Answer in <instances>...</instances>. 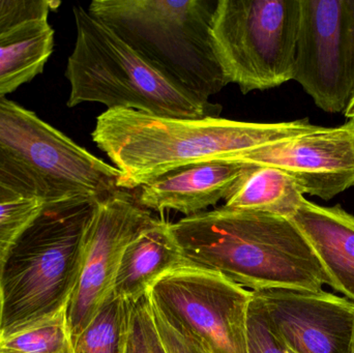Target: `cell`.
<instances>
[{"label":"cell","instance_id":"cell-1","mask_svg":"<svg viewBox=\"0 0 354 353\" xmlns=\"http://www.w3.org/2000/svg\"><path fill=\"white\" fill-rule=\"evenodd\" d=\"M171 230L192 265L252 292H318L330 285L311 245L287 218L222 207L183 218Z\"/></svg>","mask_w":354,"mask_h":353},{"label":"cell","instance_id":"cell-2","mask_svg":"<svg viewBox=\"0 0 354 353\" xmlns=\"http://www.w3.org/2000/svg\"><path fill=\"white\" fill-rule=\"evenodd\" d=\"M315 126L307 118L261 124L222 117H160L111 109L97 116L91 138L122 173L120 189L133 191L178 168L216 161Z\"/></svg>","mask_w":354,"mask_h":353},{"label":"cell","instance_id":"cell-3","mask_svg":"<svg viewBox=\"0 0 354 353\" xmlns=\"http://www.w3.org/2000/svg\"><path fill=\"white\" fill-rule=\"evenodd\" d=\"M95 202L46 203L0 271V337L68 308L78 283Z\"/></svg>","mask_w":354,"mask_h":353},{"label":"cell","instance_id":"cell-4","mask_svg":"<svg viewBox=\"0 0 354 353\" xmlns=\"http://www.w3.org/2000/svg\"><path fill=\"white\" fill-rule=\"evenodd\" d=\"M216 4L212 0H95L87 10L172 84L207 103L227 85L210 37Z\"/></svg>","mask_w":354,"mask_h":353},{"label":"cell","instance_id":"cell-5","mask_svg":"<svg viewBox=\"0 0 354 353\" xmlns=\"http://www.w3.org/2000/svg\"><path fill=\"white\" fill-rule=\"evenodd\" d=\"M76 43L66 64L68 107L101 103L160 117H218V104L201 102L151 68L107 25L80 6L73 8Z\"/></svg>","mask_w":354,"mask_h":353},{"label":"cell","instance_id":"cell-6","mask_svg":"<svg viewBox=\"0 0 354 353\" xmlns=\"http://www.w3.org/2000/svg\"><path fill=\"white\" fill-rule=\"evenodd\" d=\"M301 0H216L212 49L226 84L243 95L293 80Z\"/></svg>","mask_w":354,"mask_h":353},{"label":"cell","instance_id":"cell-7","mask_svg":"<svg viewBox=\"0 0 354 353\" xmlns=\"http://www.w3.org/2000/svg\"><path fill=\"white\" fill-rule=\"evenodd\" d=\"M0 147L44 184L46 203L97 202L120 190L118 168L6 97L0 99Z\"/></svg>","mask_w":354,"mask_h":353},{"label":"cell","instance_id":"cell-8","mask_svg":"<svg viewBox=\"0 0 354 353\" xmlns=\"http://www.w3.org/2000/svg\"><path fill=\"white\" fill-rule=\"evenodd\" d=\"M151 305L207 353H248V312L253 292L218 271L187 265L162 277Z\"/></svg>","mask_w":354,"mask_h":353},{"label":"cell","instance_id":"cell-9","mask_svg":"<svg viewBox=\"0 0 354 353\" xmlns=\"http://www.w3.org/2000/svg\"><path fill=\"white\" fill-rule=\"evenodd\" d=\"M293 80L328 113L354 93V0H301Z\"/></svg>","mask_w":354,"mask_h":353},{"label":"cell","instance_id":"cell-10","mask_svg":"<svg viewBox=\"0 0 354 353\" xmlns=\"http://www.w3.org/2000/svg\"><path fill=\"white\" fill-rule=\"evenodd\" d=\"M155 219L151 211L139 204L132 191L120 189L95 202L87 229L82 269L68 306L74 341L112 294L124 249Z\"/></svg>","mask_w":354,"mask_h":353},{"label":"cell","instance_id":"cell-11","mask_svg":"<svg viewBox=\"0 0 354 353\" xmlns=\"http://www.w3.org/2000/svg\"><path fill=\"white\" fill-rule=\"evenodd\" d=\"M216 161L278 168L297 180L304 195L330 200L354 187V120L332 128L316 126Z\"/></svg>","mask_w":354,"mask_h":353},{"label":"cell","instance_id":"cell-12","mask_svg":"<svg viewBox=\"0 0 354 353\" xmlns=\"http://www.w3.org/2000/svg\"><path fill=\"white\" fill-rule=\"evenodd\" d=\"M279 337L292 353H351L354 303L330 292H253Z\"/></svg>","mask_w":354,"mask_h":353},{"label":"cell","instance_id":"cell-13","mask_svg":"<svg viewBox=\"0 0 354 353\" xmlns=\"http://www.w3.org/2000/svg\"><path fill=\"white\" fill-rule=\"evenodd\" d=\"M248 166L216 161L185 166L138 188L137 201L149 211L197 215L226 199Z\"/></svg>","mask_w":354,"mask_h":353},{"label":"cell","instance_id":"cell-14","mask_svg":"<svg viewBox=\"0 0 354 353\" xmlns=\"http://www.w3.org/2000/svg\"><path fill=\"white\" fill-rule=\"evenodd\" d=\"M291 221L311 245L337 292L354 303V216L304 198Z\"/></svg>","mask_w":354,"mask_h":353},{"label":"cell","instance_id":"cell-15","mask_svg":"<svg viewBox=\"0 0 354 353\" xmlns=\"http://www.w3.org/2000/svg\"><path fill=\"white\" fill-rule=\"evenodd\" d=\"M194 265L177 244L171 223L155 219L124 249L112 294L134 304L170 271Z\"/></svg>","mask_w":354,"mask_h":353},{"label":"cell","instance_id":"cell-16","mask_svg":"<svg viewBox=\"0 0 354 353\" xmlns=\"http://www.w3.org/2000/svg\"><path fill=\"white\" fill-rule=\"evenodd\" d=\"M53 49L48 20L26 23L0 37V99L41 74Z\"/></svg>","mask_w":354,"mask_h":353},{"label":"cell","instance_id":"cell-17","mask_svg":"<svg viewBox=\"0 0 354 353\" xmlns=\"http://www.w3.org/2000/svg\"><path fill=\"white\" fill-rule=\"evenodd\" d=\"M304 198L301 187L287 172L270 166L249 165L225 199L224 207L290 219Z\"/></svg>","mask_w":354,"mask_h":353},{"label":"cell","instance_id":"cell-18","mask_svg":"<svg viewBox=\"0 0 354 353\" xmlns=\"http://www.w3.org/2000/svg\"><path fill=\"white\" fill-rule=\"evenodd\" d=\"M132 304L110 294L88 327L74 341L76 353H124Z\"/></svg>","mask_w":354,"mask_h":353},{"label":"cell","instance_id":"cell-19","mask_svg":"<svg viewBox=\"0 0 354 353\" xmlns=\"http://www.w3.org/2000/svg\"><path fill=\"white\" fill-rule=\"evenodd\" d=\"M0 353H76L68 308L33 327L0 337Z\"/></svg>","mask_w":354,"mask_h":353},{"label":"cell","instance_id":"cell-20","mask_svg":"<svg viewBox=\"0 0 354 353\" xmlns=\"http://www.w3.org/2000/svg\"><path fill=\"white\" fill-rule=\"evenodd\" d=\"M45 201L39 197H24L0 202V271L8 253L26 228L41 213Z\"/></svg>","mask_w":354,"mask_h":353},{"label":"cell","instance_id":"cell-21","mask_svg":"<svg viewBox=\"0 0 354 353\" xmlns=\"http://www.w3.org/2000/svg\"><path fill=\"white\" fill-rule=\"evenodd\" d=\"M124 353H168L153 318L149 294L131 307Z\"/></svg>","mask_w":354,"mask_h":353},{"label":"cell","instance_id":"cell-22","mask_svg":"<svg viewBox=\"0 0 354 353\" xmlns=\"http://www.w3.org/2000/svg\"><path fill=\"white\" fill-rule=\"evenodd\" d=\"M247 336L248 353H290L272 327L263 305L255 296L248 312Z\"/></svg>","mask_w":354,"mask_h":353},{"label":"cell","instance_id":"cell-23","mask_svg":"<svg viewBox=\"0 0 354 353\" xmlns=\"http://www.w3.org/2000/svg\"><path fill=\"white\" fill-rule=\"evenodd\" d=\"M59 6L49 0H0V37L26 23L48 20Z\"/></svg>","mask_w":354,"mask_h":353},{"label":"cell","instance_id":"cell-24","mask_svg":"<svg viewBox=\"0 0 354 353\" xmlns=\"http://www.w3.org/2000/svg\"><path fill=\"white\" fill-rule=\"evenodd\" d=\"M0 186L24 197H39L45 201L44 184L20 162L0 147Z\"/></svg>","mask_w":354,"mask_h":353},{"label":"cell","instance_id":"cell-25","mask_svg":"<svg viewBox=\"0 0 354 353\" xmlns=\"http://www.w3.org/2000/svg\"><path fill=\"white\" fill-rule=\"evenodd\" d=\"M151 310L168 353H207L189 333L170 323L153 305Z\"/></svg>","mask_w":354,"mask_h":353},{"label":"cell","instance_id":"cell-26","mask_svg":"<svg viewBox=\"0 0 354 353\" xmlns=\"http://www.w3.org/2000/svg\"><path fill=\"white\" fill-rule=\"evenodd\" d=\"M18 197H21V195H19L18 193L0 186V202H1V201L18 198Z\"/></svg>","mask_w":354,"mask_h":353},{"label":"cell","instance_id":"cell-27","mask_svg":"<svg viewBox=\"0 0 354 353\" xmlns=\"http://www.w3.org/2000/svg\"><path fill=\"white\" fill-rule=\"evenodd\" d=\"M345 117L348 120H354V93L353 97H351V101H349L348 105H347L346 109L343 112Z\"/></svg>","mask_w":354,"mask_h":353},{"label":"cell","instance_id":"cell-28","mask_svg":"<svg viewBox=\"0 0 354 353\" xmlns=\"http://www.w3.org/2000/svg\"><path fill=\"white\" fill-rule=\"evenodd\" d=\"M351 353H354V338H353V350H351Z\"/></svg>","mask_w":354,"mask_h":353},{"label":"cell","instance_id":"cell-29","mask_svg":"<svg viewBox=\"0 0 354 353\" xmlns=\"http://www.w3.org/2000/svg\"><path fill=\"white\" fill-rule=\"evenodd\" d=\"M290 353H292V352H290Z\"/></svg>","mask_w":354,"mask_h":353}]
</instances>
